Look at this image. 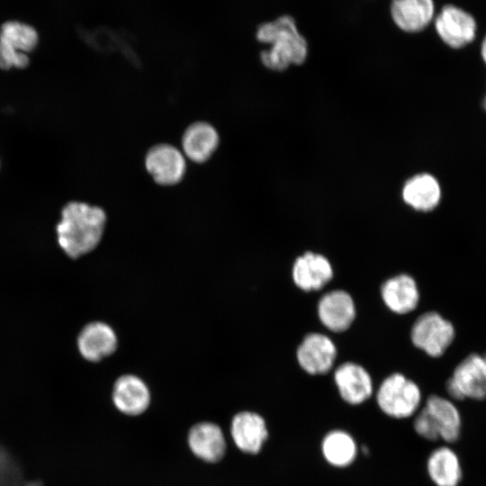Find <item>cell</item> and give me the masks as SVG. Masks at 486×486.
I'll use <instances>...</instances> for the list:
<instances>
[{
	"instance_id": "30bf717a",
	"label": "cell",
	"mask_w": 486,
	"mask_h": 486,
	"mask_svg": "<svg viewBox=\"0 0 486 486\" xmlns=\"http://www.w3.org/2000/svg\"><path fill=\"white\" fill-rule=\"evenodd\" d=\"M317 311L321 324L334 333L347 330L356 316L353 297L340 289L323 294L318 302Z\"/></svg>"
},
{
	"instance_id": "8fae6325",
	"label": "cell",
	"mask_w": 486,
	"mask_h": 486,
	"mask_svg": "<svg viewBox=\"0 0 486 486\" xmlns=\"http://www.w3.org/2000/svg\"><path fill=\"white\" fill-rule=\"evenodd\" d=\"M334 382L340 398L352 406L361 405L374 393L369 372L355 362H345L334 372Z\"/></svg>"
},
{
	"instance_id": "7c38bea8",
	"label": "cell",
	"mask_w": 486,
	"mask_h": 486,
	"mask_svg": "<svg viewBox=\"0 0 486 486\" xmlns=\"http://www.w3.org/2000/svg\"><path fill=\"white\" fill-rule=\"evenodd\" d=\"M330 261L322 254L307 251L299 256L292 267L294 284L304 292L321 290L333 278Z\"/></svg>"
},
{
	"instance_id": "3957f363",
	"label": "cell",
	"mask_w": 486,
	"mask_h": 486,
	"mask_svg": "<svg viewBox=\"0 0 486 486\" xmlns=\"http://www.w3.org/2000/svg\"><path fill=\"white\" fill-rule=\"evenodd\" d=\"M415 433L428 441L454 443L461 436L462 418L454 402L439 395H430L414 415Z\"/></svg>"
},
{
	"instance_id": "cb8c5ba5",
	"label": "cell",
	"mask_w": 486,
	"mask_h": 486,
	"mask_svg": "<svg viewBox=\"0 0 486 486\" xmlns=\"http://www.w3.org/2000/svg\"><path fill=\"white\" fill-rule=\"evenodd\" d=\"M0 486H42L35 480H27L18 461L0 445Z\"/></svg>"
},
{
	"instance_id": "52a82bcc",
	"label": "cell",
	"mask_w": 486,
	"mask_h": 486,
	"mask_svg": "<svg viewBox=\"0 0 486 486\" xmlns=\"http://www.w3.org/2000/svg\"><path fill=\"white\" fill-rule=\"evenodd\" d=\"M145 168L160 185L171 186L181 182L186 172L183 152L168 143L152 146L145 156Z\"/></svg>"
},
{
	"instance_id": "d6986e66",
	"label": "cell",
	"mask_w": 486,
	"mask_h": 486,
	"mask_svg": "<svg viewBox=\"0 0 486 486\" xmlns=\"http://www.w3.org/2000/svg\"><path fill=\"white\" fill-rule=\"evenodd\" d=\"M112 400L122 413L139 415L149 405V391L139 377L131 374L122 375L114 383Z\"/></svg>"
},
{
	"instance_id": "44dd1931",
	"label": "cell",
	"mask_w": 486,
	"mask_h": 486,
	"mask_svg": "<svg viewBox=\"0 0 486 486\" xmlns=\"http://www.w3.org/2000/svg\"><path fill=\"white\" fill-rule=\"evenodd\" d=\"M427 472L436 486H458L463 477L458 455L446 446L436 447L429 454Z\"/></svg>"
},
{
	"instance_id": "603a6c76",
	"label": "cell",
	"mask_w": 486,
	"mask_h": 486,
	"mask_svg": "<svg viewBox=\"0 0 486 486\" xmlns=\"http://www.w3.org/2000/svg\"><path fill=\"white\" fill-rule=\"evenodd\" d=\"M0 40L18 51H32L39 40L37 31L31 25L19 21H7L0 27Z\"/></svg>"
},
{
	"instance_id": "4fadbf2b",
	"label": "cell",
	"mask_w": 486,
	"mask_h": 486,
	"mask_svg": "<svg viewBox=\"0 0 486 486\" xmlns=\"http://www.w3.org/2000/svg\"><path fill=\"white\" fill-rule=\"evenodd\" d=\"M380 292L385 306L396 314L410 313L419 302L418 284L408 274H400L388 278L381 285Z\"/></svg>"
},
{
	"instance_id": "d4e9b609",
	"label": "cell",
	"mask_w": 486,
	"mask_h": 486,
	"mask_svg": "<svg viewBox=\"0 0 486 486\" xmlns=\"http://www.w3.org/2000/svg\"><path fill=\"white\" fill-rule=\"evenodd\" d=\"M30 63L26 53L21 52L0 40V68H25Z\"/></svg>"
},
{
	"instance_id": "ba28073f",
	"label": "cell",
	"mask_w": 486,
	"mask_h": 486,
	"mask_svg": "<svg viewBox=\"0 0 486 486\" xmlns=\"http://www.w3.org/2000/svg\"><path fill=\"white\" fill-rule=\"evenodd\" d=\"M434 20L437 35L453 49L468 45L476 36L477 23L473 16L454 4L445 5Z\"/></svg>"
},
{
	"instance_id": "4316f807",
	"label": "cell",
	"mask_w": 486,
	"mask_h": 486,
	"mask_svg": "<svg viewBox=\"0 0 486 486\" xmlns=\"http://www.w3.org/2000/svg\"><path fill=\"white\" fill-rule=\"evenodd\" d=\"M483 107L486 110V94H485L484 100H483Z\"/></svg>"
},
{
	"instance_id": "ac0fdd59",
	"label": "cell",
	"mask_w": 486,
	"mask_h": 486,
	"mask_svg": "<svg viewBox=\"0 0 486 486\" xmlns=\"http://www.w3.org/2000/svg\"><path fill=\"white\" fill-rule=\"evenodd\" d=\"M404 202L413 210L428 212L435 210L441 200V187L435 176L428 173L415 175L403 185Z\"/></svg>"
},
{
	"instance_id": "9c48e42d",
	"label": "cell",
	"mask_w": 486,
	"mask_h": 486,
	"mask_svg": "<svg viewBox=\"0 0 486 486\" xmlns=\"http://www.w3.org/2000/svg\"><path fill=\"white\" fill-rule=\"evenodd\" d=\"M338 350L332 339L319 332L308 333L296 350L300 367L308 374H328L333 367Z\"/></svg>"
},
{
	"instance_id": "6da1fadb",
	"label": "cell",
	"mask_w": 486,
	"mask_h": 486,
	"mask_svg": "<svg viewBox=\"0 0 486 486\" xmlns=\"http://www.w3.org/2000/svg\"><path fill=\"white\" fill-rule=\"evenodd\" d=\"M105 223L106 214L101 207L70 202L63 207L56 228L58 245L71 258L84 256L97 247Z\"/></svg>"
},
{
	"instance_id": "ffe728a7",
	"label": "cell",
	"mask_w": 486,
	"mask_h": 486,
	"mask_svg": "<svg viewBox=\"0 0 486 486\" xmlns=\"http://www.w3.org/2000/svg\"><path fill=\"white\" fill-rule=\"evenodd\" d=\"M188 443L196 456L210 463L220 461L226 449L221 429L211 422L194 425L189 431Z\"/></svg>"
},
{
	"instance_id": "7402d4cb",
	"label": "cell",
	"mask_w": 486,
	"mask_h": 486,
	"mask_svg": "<svg viewBox=\"0 0 486 486\" xmlns=\"http://www.w3.org/2000/svg\"><path fill=\"white\" fill-rule=\"evenodd\" d=\"M320 452L324 460L335 468H346L353 464L358 454L354 436L340 428L329 430L320 442Z\"/></svg>"
},
{
	"instance_id": "5b68a950",
	"label": "cell",
	"mask_w": 486,
	"mask_h": 486,
	"mask_svg": "<svg viewBox=\"0 0 486 486\" xmlns=\"http://www.w3.org/2000/svg\"><path fill=\"white\" fill-rule=\"evenodd\" d=\"M455 337L454 325L436 311L419 315L410 329V340L415 347L431 357L445 354Z\"/></svg>"
},
{
	"instance_id": "484cf974",
	"label": "cell",
	"mask_w": 486,
	"mask_h": 486,
	"mask_svg": "<svg viewBox=\"0 0 486 486\" xmlns=\"http://www.w3.org/2000/svg\"><path fill=\"white\" fill-rule=\"evenodd\" d=\"M481 54H482V58L484 61V63L486 64V35L482 40V47H481Z\"/></svg>"
},
{
	"instance_id": "2e32d148",
	"label": "cell",
	"mask_w": 486,
	"mask_h": 486,
	"mask_svg": "<svg viewBox=\"0 0 486 486\" xmlns=\"http://www.w3.org/2000/svg\"><path fill=\"white\" fill-rule=\"evenodd\" d=\"M231 436L242 452L256 454L266 441L268 430L262 416L251 411H242L232 419Z\"/></svg>"
},
{
	"instance_id": "5bb4252c",
	"label": "cell",
	"mask_w": 486,
	"mask_h": 486,
	"mask_svg": "<svg viewBox=\"0 0 486 486\" xmlns=\"http://www.w3.org/2000/svg\"><path fill=\"white\" fill-rule=\"evenodd\" d=\"M390 14L402 32L416 33L426 29L435 18L433 0H392Z\"/></svg>"
},
{
	"instance_id": "277c9868",
	"label": "cell",
	"mask_w": 486,
	"mask_h": 486,
	"mask_svg": "<svg viewBox=\"0 0 486 486\" xmlns=\"http://www.w3.org/2000/svg\"><path fill=\"white\" fill-rule=\"evenodd\" d=\"M375 400L381 411L395 419L414 416L420 409L422 393L419 386L400 373H393L379 385Z\"/></svg>"
},
{
	"instance_id": "9a60e30c",
	"label": "cell",
	"mask_w": 486,
	"mask_h": 486,
	"mask_svg": "<svg viewBox=\"0 0 486 486\" xmlns=\"http://www.w3.org/2000/svg\"><path fill=\"white\" fill-rule=\"evenodd\" d=\"M220 143L217 130L207 122H195L184 131L181 139L182 152L195 163L206 162L216 151Z\"/></svg>"
},
{
	"instance_id": "e0dca14e",
	"label": "cell",
	"mask_w": 486,
	"mask_h": 486,
	"mask_svg": "<svg viewBox=\"0 0 486 486\" xmlns=\"http://www.w3.org/2000/svg\"><path fill=\"white\" fill-rule=\"evenodd\" d=\"M77 346L85 359L98 362L115 351L117 338L108 324L94 321L85 326L80 331Z\"/></svg>"
},
{
	"instance_id": "7a4b0ae2",
	"label": "cell",
	"mask_w": 486,
	"mask_h": 486,
	"mask_svg": "<svg viewBox=\"0 0 486 486\" xmlns=\"http://www.w3.org/2000/svg\"><path fill=\"white\" fill-rule=\"evenodd\" d=\"M256 39L269 45L260 52V60L270 70L281 72L292 65H302L307 59L308 42L291 15H281L259 24Z\"/></svg>"
},
{
	"instance_id": "8992f818",
	"label": "cell",
	"mask_w": 486,
	"mask_h": 486,
	"mask_svg": "<svg viewBox=\"0 0 486 486\" xmlns=\"http://www.w3.org/2000/svg\"><path fill=\"white\" fill-rule=\"evenodd\" d=\"M446 390L453 400H485L486 353H472L464 358L447 380Z\"/></svg>"
}]
</instances>
